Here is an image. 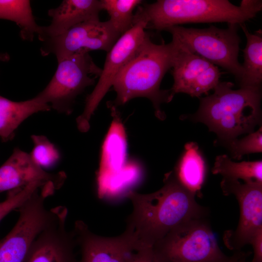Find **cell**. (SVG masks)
<instances>
[{"label":"cell","mask_w":262,"mask_h":262,"mask_svg":"<svg viewBox=\"0 0 262 262\" xmlns=\"http://www.w3.org/2000/svg\"><path fill=\"white\" fill-rule=\"evenodd\" d=\"M233 85L220 82L213 94L200 98L197 111L189 115L193 121L205 124L223 143L252 132L262 120L261 88L233 90Z\"/></svg>","instance_id":"3"},{"label":"cell","mask_w":262,"mask_h":262,"mask_svg":"<svg viewBox=\"0 0 262 262\" xmlns=\"http://www.w3.org/2000/svg\"><path fill=\"white\" fill-rule=\"evenodd\" d=\"M262 1L243 0L236 6L227 0H158L138 7L133 23L161 31L188 23L227 22L240 25L254 17Z\"/></svg>","instance_id":"4"},{"label":"cell","mask_w":262,"mask_h":262,"mask_svg":"<svg viewBox=\"0 0 262 262\" xmlns=\"http://www.w3.org/2000/svg\"><path fill=\"white\" fill-rule=\"evenodd\" d=\"M66 178L64 172H47L36 164L30 154L16 148L0 166V194L24 187L34 181L51 182L60 188Z\"/></svg>","instance_id":"15"},{"label":"cell","mask_w":262,"mask_h":262,"mask_svg":"<svg viewBox=\"0 0 262 262\" xmlns=\"http://www.w3.org/2000/svg\"><path fill=\"white\" fill-rule=\"evenodd\" d=\"M57 62L51 80L36 96L58 112L69 114L76 97L94 84L102 69L95 64L89 52L84 51Z\"/></svg>","instance_id":"8"},{"label":"cell","mask_w":262,"mask_h":262,"mask_svg":"<svg viewBox=\"0 0 262 262\" xmlns=\"http://www.w3.org/2000/svg\"><path fill=\"white\" fill-rule=\"evenodd\" d=\"M33 147L30 154L33 162L42 168L56 165L60 159V153L56 146L44 135L31 136Z\"/></svg>","instance_id":"24"},{"label":"cell","mask_w":262,"mask_h":262,"mask_svg":"<svg viewBox=\"0 0 262 262\" xmlns=\"http://www.w3.org/2000/svg\"><path fill=\"white\" fill-rule=\"evenodd\" d=\"M56 190L53 185L47 184L18 208L17 221L0 241V262H25L33 242L56 214L57 207L48 209L45 205L46 199Z\"/></svg>","instance_id":"7"},{"label":"cell","mask_w":262,"mask_h":262,"mask_svg":"<svg viewBox=\"0 0 262 262\" xmlns=\"http://www.w3.org/2000/svg\"><path fill=\"white\" fill-rule=\"evenodd\" d=\"M239 25L228 24L226 29L211 26L208 28L171 26L164 31L170 33L188 50L233 74L239 84L243 77L242 64L238 61L241 39Z\"/></svg>","instance_id":"6"},{"label":"cell","mask_w":262,"mask_h":262,"mask_svg":"<svg viewBox=\"0 0 262 262\" xmlns=\"http://www.w3.org/2000/svg\"><path fill=\"white\" fill-rule=\"evenodd\" d=\"M176 46L155 44L148 37L134 56L121 69L112 86L116 92L115 100L108 105L115 107L137 97H144L152 103L156 116L164 120L165 115L161 104L173 99L169 90L160 89L161 82L172 66Z\"/></svg>","instance_id":"2"},{"label":"cell","mask_w":262,"mask_h":262,"mask_svg":"<svg viewBox=\"0 0 262 262\" xmlns=\"http://www.w3.org/2000/svg\"><path fill=\"white\" fill-rule=\"evenodd\" d=\"M142 2L141 0H101L102 9L108 13L109 20L121 35L133 26V10Z\"/></svg>","instance_id":"23"},{"label":"cell","mask_w":262,"mask_h":262,"mask_svg":"<svg viewBox=\"0 0 262 262\" xmlns=\"http://www.w3.org/2000/svg\"><path fill=\"white\" fill-rule=\"evenodd\" d=\"M252 246L253 258L251 262H262V229L259 230L250 243Z\"/></svg>","instance_id":"28"},{"label":"cell","mask_w":262,"mask_h":262,"mask_svg":"<svg viewBox=\"0 0 262 262\" xmlns=\"http://www.w3.org/2000/svg\"><path fill=\"white\" fill-rule=\"evenodd\" d=\"M157 191L141 194L129 191L133 211L127 228L139 248L152 247L173 229L189 220L206 217L208 209L199 204L196 193L184 186L174 171L165 175Z\"/></svg>","instance_id":"1"},{"label":"cell","mask_w":262,"mask_h":262,"mask_svg":"<svg viewBox=\"0 0 262 262\" xmlns=\"http://www.w3.org/2000/svg\"><path fill=\"white\" fill-rule=\"evenodd\" d=\"M174 171L180 182L190 191L200 194L206 176V164L196 143L190 142Z\"/></svg>","instance_id":"20"},{"label":"cell","mask_w":262,"mask_h":262,"mask_svg":"<svg viewBox=\"0 0 262 262\" xmlns=\"http://www.w3.org/2000/svg\"><path fill=\"white\" fill-rule=\"evenodd\" d=\"M102 10L101 0H64L59 6L48 11L51 23L47 26H40L38 38L43 41L59 35L78 24L98 20Z\"/></svg>","instance_id":"16"},{"label":"cell","mask_w":262,"mask_h":262,"mask_svg":"<svg viewBox=\"0 0 262 262\" xmlns=\"http://www.w3.org/2000/svg\"><path fill=\"white\" fill-rule=\"evenodd\" d=\"M212 172L227 180L262 183V160L234 162L228 155H221L216 157Z\"/></svg>","instance_id":"21"},{"label":"cell","mask_w":262,"mask_h":262,"mask_svg":"<svg viewBox=\"0 0 262 262\" xmlns=\"http://www.w3.org/2000/svg\"><path fill=\"white\" fill-rule=\"evenodd\" d=\"M251 254L250 252H247V253L241 258L238 262H248L246 261V258L249 255Z\"/></svg>","instance_id":"31"},{"label":"cell","mask_w":262,"mask_h":262,"mask_svg":"<svg viewBox=\"0 0 262 262\" xmlns=\"http://www.w3.org/2000/svg\"><path fill=\"white\" fill-rule=\"evenodd\" d=\"M0 19L16 23L21 37L27 41L33 40L40 27L35 21L30 0H0Z\"/></svg>","instance_id":"22"},{"label":"cell","mask_w":262,"mask_h":262,"mask_svg":"<svg viewBox=\"0 0 262 262\" xmlns=\"http://www.w3.org/2000/svg\"><path fill=\"white\" fill-rule=\"evenodd\" d=\"M147 23L134 22L131 28L121 35L107 52L98 82L86 98L82 113L77 119L80 131L85 132L90 128L89 121L99 103L105 96L121 69L134 56L149 35L146 32Z\"/></svg>","instance_id":"9"},{"label":"cell","mask_w":262,"mask_h":262,"mask_svg":"<svg viewBox=\"0 0 262 262\" xmlns=\"http://www.w3.org/2000/svg\"><path fill=\"white\" fill-rule=\"evenodd\" d=\"M51 107L37 96L22 101H14L0 95V138L3 142L12 139L18 126L33 114L49 111Z\"/></svg>","instance_id":"18"},{"label":"cell","mask_w":262,"mask_h":262,"mask_svg":"<svg viewBox=\"0 0 262 262\" xmlns=\"http://www.w3.org/2000/svg\"><path fill=\"white\" fill-rule=\"evenodd\" d=\"M67 210L57 207L56 214L33 242L25 262H78L73 230L66 228Z\"/></svg>","instance_id":"13"},{"label":"cell","mask_w":262,"mask_h":262,"mask_svg":"<svg viewBox=\"0 0 262 262\" xmlns=\"http://www.w3.org/2000/svg\"><path fill=\"white\" fill-rule=\"evenodd\" d=\"M247 252L240 251H235L233 255L230 256V259L226 262H238L239 260L246 255Z\"/></svg>","instance_id":"29"},{"label":"cell","mask_w":262,"mask_h":262,"mask_svg":"<svg viewBox=\"0 0 262 262\" xmlns=\"http://www.w3.org/2000/svg\"><path fill=\"white\" fill-rule=\"evenodd\" d=\"M128 262H160L152 247H145L133 251L130 255Z\"/></svg>","instance_id":"27"},{"label":"cell","mask_w":262,"mask_h":262,"mask_svg":"<svg viewBox=\"0 0 262 262\" xmlns=\"http://www.w3.org/2000/svg\"><path fill=\"white\" fill-rule=\"evenodd\" d=\"M10 60V56L7 53L0 52V62H7Z\"/></svg>","instance_id":"30"},{"label":"cell","mask_w":262,"mask_h":262,"mask_svg":"<svg viewBox=\"0 0 262 262\" xmlns=\"http://www.w3.org/2000/svg\"><path fill=\"white\" fill-rule=\"evenodd\" d=\"M160 262H226L205 217L179 225L152 246Z\"/></svg>","instance_id":"5"},{"label":"cell","mask_w":262,"mask_h":262,"mask_svg":"<svg viewBox=\"0 0 262 262\" xmlns=\"http://www.w3.org/2000/svg\"><path fill=\"white\" fill-rule=\"evenodd\" d=\"M48 183L34 181L24 187L8 191L6 198L0 202V221L12 211L18 209L37 190Z\"/></svg>","instance_id":"26"},{"label":"cell","mask_w":262,"mask_h":262,"mask_svg":"<svg viewBox=\"0 0 262 262\" xmlns=\"http://www.w3.org/2000/svg\"><path fill=\"white\" fill-rule=\"evenodd\" d=\"M72 230L81 250V258L78 262H128L131 254L139 249L132 234L126 229L118 236L102 237L78 220Z\"/></svg>","instance_id":"14"},{"label":"cell","mask_w":262,"mask_h":262,"mask_svg":"<svg viewBox=\"0 0 262 262\" xmlns=\"http://www.w3.org/2000/svg\"><path fill=\"white\" fill-rule=\"evenodd\" d=\"M113 120L102 147L98 182L110 180L125 168L127 144L125 130L116 107L108 105Z\"/></svg>","instance_id":"17"},{"label":"cell","mask_w":262,"mask_h":262,"mask_svg":"<svg viewBox=\"0 0 262 262\" xmlns=\"http://www.w3.org/2000/svg\"><path fill=\"white\" fill-rule=\"evenodd\" d=\"M121 36L108 20H90L78 24L57 36L44 40L41 54L54 55L57 60L82 51L108 52Z\"/></svg>","instance_id":"10"},{"label":"cell","mask_w":262,"mask_h":262,"mask_svg":"<svg viewBox=\"0 0 262 262\" xmlns=\"http://www.w3.org/2000/svg\"><path fill=\"white\" fill-rule=\"evenodd\" d=\"M229 150L231 158L240 160L244 155L262 151V128L248 133L241 139L237 138L224 143Z\"/></svg>","instance_id":"25"},{"label":"cell","mask_w":262,"mask_h":262,"mask_svg":"<svg viewBox=\"0 0 262 262\" xmlns=\"http://www.w3.org/2000/svg\"><path fill=\"white\" fill-rule=\"evenodd\" d=\"M172 63L174 83L169 89L171 95L185 93L192 97L207 94L220 82L221 73L218 67L201 56L193 53L176 39Z\"/></svg>","instance_id":"12"},{"label":"cell","mask_w":262,"mask_h":262,"mask_svg":"<svg viewBox=\"0 0 262 262\" xmlns=\"http://www.w3.org/2000/svg\"><path fill=\"white\" fill-rule=\"evenodd\" d=\"M246 38L244 49V63L242 64L243 77L240 87L261 88L262 81V32L259 29L252 33L245 23L239 25Z\"/></svg>","instance_id":"19"},{"label":"cell","mask_w":262,"mask_h":262,"mask_svg":"<svg viewBox=\"0 0 262 262\" xmlns=\"http://www.w3.org/2000/svg\"><path fill=\"white\" fill-rule=\"evenodd\" d=\"M220 186L225 195L235 196L240 210L238 226L225 233L224 243L230 250L240 251L262 229V183L223 179Z\"/></svg>","instance_id":"11"}]
</instances>
